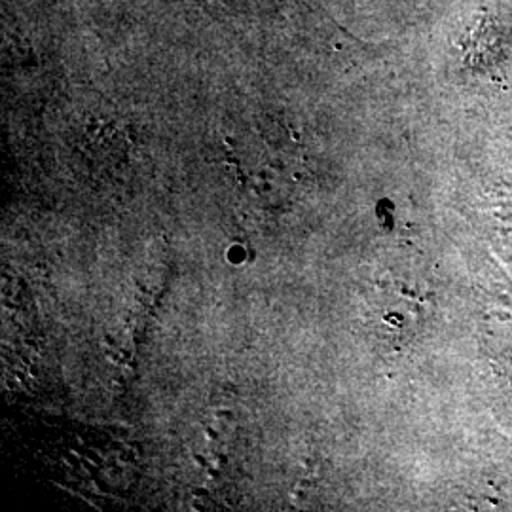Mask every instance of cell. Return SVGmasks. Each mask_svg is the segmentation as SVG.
I'll return each instance as SVG.
<instances>
[{
    "label": "cell",
    "instance_id": "1",
    "mask_svg": "<svg viewBox=\"0 0 512 512\" xmlns=\"http://www.w3.org/2000/svg\"><path fill=\"white\" fill-rule=\"evenodd\" d=\"M463 50L476 67H497L511 55L512 33L505 23L484 14L463 38Z\"/></svg>",
    "mask_w": 512,
    "mask_h": 512
}]
</instances>
